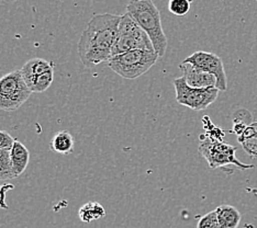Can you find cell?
<instances>
[{"instance_id":"cell-12","label":"cell","mask_w":257,"mask_h":228,"mask_svg":"<svg viewBox=\"0 0 257 228\" xmlns=\"http://www.w3.org/2000/svg\"><path fill=\"white\" fill-rule=\"evenodd\" d=\"M219 228H237L241 223V213L232 205H220L215 208Z\"/></svg>"},{"instance_id":"cell-15","label":"cell","mask_w":257,"mask_h":228,"mask_svg":"<svg viewBox=\"0 0 257 228\" xmlns=\"http://www.w3.org/2000/svg\"><path fill=\"white\" fill-rule=\"evenodd\" d=\"M78 216L80 220L84 221V223H91L93 220L106 216V210H104L101 204L97 202H88L79 208Z\"/></svg>"},{"instance_id":"cell-5","label":"cell","mask_w":257,"mask_h":228,"mask_svg":"<svg viewBox=\"0 0 257 228\" xmlns=\"http://www.w3.org/2000/svg\"><path fill=\"white\" fill-rule=\"evenodd\" d=\"M31 93L20 70L6 74L0 78V110L6 112L17 111L26 103Z\"/></svg>"},{"instance_id":"cell-20","label":"cell","mask_w":257,"mask_h":228,"mask_svg":"<svg viewBox=\"0 0 257 228\" xmlns=\"http://www.w3.org/2000/svg\"><path fill=\"white\" fill-rule=\"evenodd\" d=\"M15 140L16 139L8 132L0 131V149H11Z\"/></svg>"},{"instance_id":"cell-1","label":"cell","mask_w":257,"mask_h":228,"mask_svg":"<svg viewBox=\"0 0 257 228\" xmlns=\"http://www.w3.org/2000/svg\"><path fill=\"white\" fill-rule=\"evenodd\" d=\"M121 18L112 14L91 18L78 41V55L85 67L96 66L112 58Z\"/></svg>"},{"instance_id":"cell-11","label":"cell","mask_w":257,"mask_h":228,"mask_svg":"<svg viewBox=\"0 0 257 228\" xmlns=\"http://www.w3.org/2000/svg\"><path fill=\"white\" fill-rule=\"evenodd\" d=\"M10 159L13 165L15 177H19L27 169L30 160V153L28 148L18 139L15 140L13 148L10 149Z\"/></svg>"},{"instance_id":"cell-4","label":"cell","mask_w":257,"mask_h":228,"mask_svg":"<svg viewBox=\"0 0 257 228\" xmlns=\"http://www.w3.org/2000/svg\"><path fill=\"white\" fill-rule=\"evenodd\" d=\"M134 50L154 51V48L148 34L138 26L131 16L125 13L121 18L118 35L112 50V57Z\"/></svg>"},{"instance_id":"cell-6","label":"cell","mask_w":257,"mask_h":228,"mask_svg":"<svg viewBox=\"0 0 257 228\" xmlns=\"http://www.w3.org/2000/svg\"><path fill=\"white\" fill-rule=\"evenodd\" d=\"M199 153L209 163V167L215 169L225 166H235L239 170H247L254 165H246L236 158V147L211 137L202 139L199 145Z\"/></svg>"},{"instance_id":"cell-9","label":"cell","mask_w":257,"mask_h":228,"mask_svg":"<svg viewBox=\"0 0 257 228\" xmlns=\"http://www.w3.org/2000/svg\"><path fill=\"white\" fill-rule=\"evenodd\" d=\"M179 68L183 72V77L185 78L187 85L191 88L202 89V88L217 87V79L214 76L204 73L202 70L190 65V64L182 63Z\"/></svg>"},{"instance_id":"cell-8","label":"cell","mask_w":257,"mask_h":228,"mask_svg":"<svg viewBox=\"0 0 257 228\" xmlns=\"http://www.w3.org/2000/svg\"><path fill=\"white\" fill-rule=\"evenodd\" d=\"M183 63L190 64L194 67L202 72L212 75L217 79V89L219 91H225L227 88L226 74L223 66V62L214 53L209 52H195L194 54L185 58Z\"/></svg>"},{"instance_id":"cell-19","label":"cell","mask_w":257,"mask_h":228,"mask_svg":"<svg viewBox=\"0 0 257 228\" xmlns=\"http://www.w3.org/2000/svg\"><path fill=\"white\" fill-rule=\"evenodd\" d=\"M197 228H219L215 209L202 216L199 221H198Z\"/></svg>"},{"instance_id":"cell-13","label":"cell","mask_w":257,"mask_h":228,"mask_svg":"<svg viewBox=\"0 0 257 228\" xmlns=\"http://www.w3.org/2000/svg\"><path fill=\"white\" fill-rule=\"evenodd\" d=\"M74 137L68 131L57 132L52 138L50 148L52 151L60 155L72 154L74 150Z\"/></svg>"},{"instance_id":"cell-14","label":"cell","mask_w":257,"mask_h":228,"mask_svg":"<svg viewBox=\"0 0 257 228\" xmlns=\"http://www.w3.org/2000/svg\"><path fill=\"white\" fill-rule=\"evenodd\" d=\"M238 142L249 156L257 157V123L246 127L238 136Z\"/></svg>"},{"instance_id":"cell-17","label":"cell","mask_w":257,"mask_h":228,"mask_svg":"<svg viewBox=\"0 0 257 228\" xmlns=\"http://www.w3.org/2000/svg\"><path fill=\"white\" fill-rule=\"evenodd\" d=\"M15 178L10 159V149H0V180L6 181Z\"/></svg>"},{"instance_id":"cell-3","label":"cell","mask_w":257,"mask_h":228,"mask_svg":"<svg viewBox=\"0 0 257 228\" xmlns=\"http://www.w3.org/2000/svg\"><path fill=\"white\" fill-rule=\"evenodd\" d=\"M159 58L155 51L134 50L113 56L108 65L122 78L137 79L149 72Z\"/></svg>"},{"instance_id":"cell-10","label":"cell","mask_w":257,"mask_h":228,"mask_svg":"<svg viewBox=\"0 0 257 228\" xmlns=\"http://www.w3.org/2000/svg\"><path fill=\"white\" fill-rule=\"evenodd\" d=\"M51 69H54V64L43 58H32L28 61L23 67L20 69L22 77L25 79L28 87H30L34 78L42 75Z\"/></svg>"},{"instance_id":"cell-16","label":"cell","mask_w":257,"mask_h":228,"mask_svg":"<svg viewBox=\"0 0 257 228\" xmlns=\"http://www.w3.org/2000/svg\"><path fill=\"white\" fill-rule=\"evenodd\" d=\"M54 80V69H51L49 72H46L42 75L38 76V77L34 78L32 84L30 85V90L32 93H42L46 91L50 88Z\"/></svg>"},{"instance_id":"cell-18","label":"cell","mask_w":257,"mask_h":228,"mask_svg":"<svg viewBox=\"0 0 257 228\" xmlns=\"http://www.w3.org/2000/svg\"><path fill=\"white\" fill-rule=\"evenodd\" d=\"M168 10L177 17H184L189 13L190 2L188 0H171L168 3Z\"/></svg>"},{"instance_id":"cell-2","label":"cell","mask_w":257,"mask_h":228,"mask_svg":"<svg viewBox=\"0 0 257 228\" xmlns=\"http://www.w3.org/2000/svg\"><path fill=\"white\" fill-rule=\"evenodd\" d=\"M126 14L148 34L154 51L160 57L165 55L167 38L163 31L161 14L152 0H134L126 6Z\"/></svg>"},{"instance_id":"cell-7","label":"cell","mask_w":257,"mask_h":228,"mask_svg":"<svg viewBox=\"0 0 257 228\" xmlns=\"http://www.w3.org/2000/svg\"><path fill=\"white\" fill-rule=\"evenodd\" d=\"M174 87L177 102L195 111L206 110L217 100L220 92L217 88H191L187 85L183 76L174 80Z\"/></svg>"}]
</instances>
